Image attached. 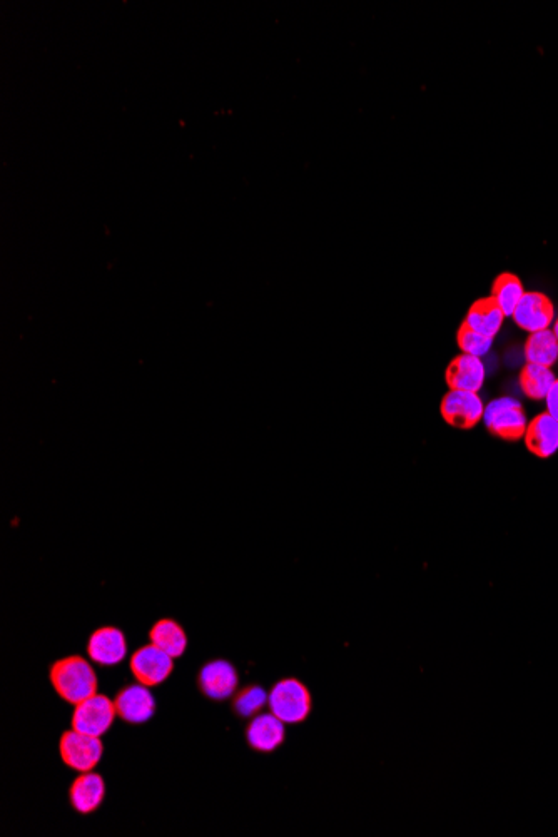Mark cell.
Here are the masks:
<instances>
[{
	"label": "cell",
	"mask_w": 558,
	"mask_h": 837,
	"mask_svg": "<svg viewBox=\"0 0 558 837\" xmlns=\"http://www.w3.org/2000/svg\"><path fill=\"white\" fill-rule=\"evenodd\" d=\"M51 682L59 697L74 706L97 694L96 672L86 659L77 655L52 665Z\"/></svg>",
	"instance_id": "obj_1"
},
{
	"label": "cell",
	"mask_w": 558,
	"mask_h": 837,
	"mask_svg": "<svg viewBox=\"0 0 558 837\" xmlns=\"http://www.w3.org/2000/svg\"><path fill=\"white\" fill-rule=\"evenodd\" d=\"M269 712L285 724H301L310 716L311 694L303 682L283 679L269 692Z\"/></svg>",
	"instance_id": "obj_2"
},
{
	"label": "cell",
	"mask_w": 558,
	"mask_h": 837,
	"mask_svg": "<svg viewBox=\"0 0 558 837\" xmlns=\"http://www.w3.org/2000/svg\"><path fill=\"white\" fill-rule=\"evenodd\" d=\"M482 422L488 432L505 442H517L523 438L528 427L522 403L512 396H500L485 405Z\"/></svg>",
	"instance_id": "obj_3"
},
{
	"label": "cell",
	"mask_w": 558,
	"mask_h": 837,
	"mask_svg": "<svg viewBox=\"0 0 558 837\" xmlns=\"http://www.w3.org/2000/svg\"><path fill=\"white\" fill-rule=\"evenodd\" d=\"M116 716L114 701L106 695L94 694L77 704L72 716V729L86 736L101 737L111 729Z\"/></svg>",
	"instance_id": "obj_4"
},
{
	"label": "cell",
	"mask_w": 558,
	"mask_h": 837,
	"mask_svg": "<svg viewBox=\"0 0 558 837\" xmlns=\"http://www.w3.org/2000/svg\"><path fill=\"white\" fill-rule=\"evenodd\" d=\"M443 420L457 430H472L483 420L485 405L478 393L450 390L440 405Z\"/></svg>",
	"instance_id": "obj_5"
},
{
	"label": "cell",
	"mask_w": 558,
	"mask_h": 837,
	"mask_svg": "<svg viewBox=\"0 0 558 837\" xmlns=\"http://www.w3.org/2000/svg\"><path fill=\"white\" fill-rule=\"evenodd\" d=\"M61 759L67 767L77 772H91L104 754L101 737L86 736L81 732H66L59 744Z\"/></svg>",
	"instance_id": "obj_6"
},
{
	"label": "cell",
	"mask_w": 558,
	"mask_h": 837,
	"mask_svg": "<svg viewBox=\"0 0 558 837\" xmlns=\"http://www.w3.org/2000/svg\"><path fill=\"white\" fill-rule=\"evenodd\" d=\"M173 670V657L154 644L141 647L131 657V672L146 687L163 684Z\"/></svg>",
	"instance_id": "obj_7"
},
{
	"label": "cell",
	"mask_w": 558,
	"mask_h": 837,
	"mask_svg": "<svg viewBox=\"0 0 558 837\" xmlns=\"http://www.w3.org/2000/svg\"><path fill=\"white\" fill-rule=\"evenodd\" d=\"M512 318L515 325L520 330L527 331L528 335L537 331L550 330L555 321V306L548 296L538 291H530L523 295L513 311Z\"/></svg>",
	"instance_id": "obj_8"
},
{
	"label": "cell",
	"mask_w": 558,
	"mask_h": 837,
	"mask_svg": "<svg viewBox=\"0 0 558 837\" xmlns=\"http://www.w3.org/2000/svg\"><path fill=\"white\" fill-rule=\"evenodd\" d=\"M238 672L228 660H211L199 672L198 685L211 701H226L238 690Z\"/></svg>",
	"instance_id": "obj_9"
},
{
	"label": "cell",
	"mask_w": 558,
	"mask_h": 837,
	"mask_svg": "<svg viewBox=\"0 0 558 837\" xmlns=\"http://www.w3.org/2000/svg\"><path fill=\"white\" fill-rule=\"evenodd\" d=\"M117 716L129 724H144L156 712V701L143 684L127 685L114 699Z\"/></svg>",
	"instance_id": "obj_10"
},
{
	"label": "cell",
	"mask_w": 558,
	"mask_h": 837,
	"mask_svg": "<svg viewBox=\"0 0 558 837\" xmlns=\"http://www.w3.org/2000/svg\"><path fill=\"white\" fill-rule=\"evenodd\" d=\"M528 452L537 458L547 460L558 452V422L545 413L535 416L528 422L527 432L523 435Z\"/></svg>",
	"instance_id": "obj_11"
},
{
	"label": "cell",
	"mask_w": 558,
	"mask_h": 837,
	"mask_svg": "<svg viewBox=\"0 0 558 837\" xmlns=\"http://www.w3.org/2000/svg\"><path fill=\"white\" fill-rule=\"evenodd\" d=\"M285 722L279 721L274 714H258L249 722L246 729V741L254 751L269 754L285 742Z\"/></svg>",
	"instance_id": "obj_12"
},
{
	"label": "cell",
	"mask_w": 558,
	"mask_h": 837,
	"mask_svg": "<svg viewBox=\"0 0 558 837\" xmlns=\"http://www.w3.org/2000/svg\"><path fill=\"white\" fill-rule=\"evenodd\" d=\"M485 376H487V370H485L482 358L462 353L448 365L445 380L450 390L478 393L485 383Z\"/></svg>",
	"instance_id": "obj_13"
},
{
	"label": "cell",
	"mask_w": 558,
	"mask_h": 837,
	"mask_svg": "<svg viewBox=\"0 0 558 837\" xmlns=\"http://www.w3.org/2000/svg\"><path fill=\"white\" fill-rule=\"evenodd\" d=\"M124 634L116 627H102L87 642V654L96 664L116 665L126 657Z\"/></svg>",
	"instance_id": "obj_14"
},
{
	"label": "cell",
	"mask_w": 558,
	"mask_h": 837,
	"mask_svg": "<svg viewBox=\"0 0 558 837\" xmlns=\"http://www.w3.org/2000/svg\"><path fill=\"white\" fill-rule=\"evenodd\" d=\"M104 797H106V784H104V779L94 772H82V776L77 777L69 791L72 807L79 814H91L97 811Z\"/></svg>",
	"instance_id": "obj_15"
},
{
	"label": "cell",
	"mask_w": 558,
	"mask_h": 837,
	"mask_svg": "<svg viewBox=\"0 0 558 837\" xmlns=\"http://www.w3.org/2000/svg\"><path fill=\"white\" fill-rule=\"evenodd\" d=\"M503 320H505L503 311L498 308L497 303L490 296V298L475 301L472 308L468 310L463 323L470 330L477 331L480 335L495 340V336L502 330Z\"/></svg>",
	"instance_id": "obj_16"
},
{
	"label": "cell",
	"mask_w": 558,
	"mask_h": 837,
	"mask_svg": "<svg viewBox=\"0 0 558 837\" xmlns=\"http://www.w3.org/2000/svg\"><path fill=\"white\" fill-rule=\"evenodd\" d=\"M149 639H151V644L164 650L173 659L181 657L188 647L186 632L176 620L163 619L156 622L149 632Z\"/></svg>",
	"instance_id": "obj_17"
},
{
	"label": "cell",
	"mask_w": 558,
	"mask_h": 837,
	"mask_svg": "<svg viewBox=\"0 0 558 837\" xmlns=\"http://www.w3.org/2000/svg\"><path fill=\"white\" fill-rule=\"evenodd\" d=\"M523 356L527 363H533V365L547 366V368L557 365L558 340L553 335L552 328L530 333L523 348Z\"/></svg>",
	"instance_id": "obj_18"
},
{
	"label": "cell",
	"mask_w": 558,
	"mask_h": 837,
	"mask_svg": "<svg viewBox=\"0 0 558 837\" xmlns=\"http://www.w3.org/2000/svg\"><path fill=\"white\" fill-rule=\"evenodd\" d=\"M558 378L552 368L527 363L520 371V388L532 400H545Z\"/></svg>",
	"instance_id": "obj_19"
},
{
	"label": "cell",
	"mask_w": 558,
	"mask_h": 837,
	"mask_svg": "<svg viewBox=\"0 0 558 837\" xmlns=\"http://www.w3.org/2000/svg\"><path fill=\"white\" fill-rule=\"evenodd\" d=\"M527 291L518 276L512 273H502L495 279L492 286V298L498 308L503 311L505 318H512L513 311Z\"/></svg>",
	"instance_id": "obj_20"
},
{
	"label": "cell",
	"mask_w": 558,
	"mask_h": 837,
	"mask_svg": "<svg viewBox=\"0 0 558 837\" xmlns=\"http://www.w3.org/2000/svg\"><path fill=\"white\" fill-rule=\"evenodd\" d=\"M269 694L258 684L246 685L233 697V711L243 719H253L268 706Z\"/></svg>",
	"instance_id": "obj_21"
},
{
	"label": "cell",
	"mask_w": 558,
	"mask_h": 837,
	"mask_svg": "<svg viewBox=\"0 0 558 837\" xmlns=\"http://www.w3.org/2000/svg\"><path fill=\"white\" fill-rule=\"evenodd\" d=\"M458 348L462 350L465 355L477 356L483 358L487 356L492 350L493 338L480 335L477 331L470 330L465 323L460 326L457 335Z\"/></svg>",
	"instance_id": "obj_22"
},
{
	"label": "cell",
	"mask_w": 558,
	"mask_h": 837,
	"mask_svg": "<svg viewBox=\"0 0 558 837\" xmlns=\"http://www.w3.org/2000/svg\"><path fill=\"white\" fill-rule=\"evenodd\" d=\"M545 408L547 413L553 416L558 422V380L552 386V390L548 391L547 398H545Z\"/></svg>",
	"instance_id": "obj_23"
},
{
	"label": "cell",
	"mask_w": 558,
	"mask_h": 837,
	"mask_svg": "<svg viewBox=\"0 0 558 837\" xmlns=\"http://www.w3.org/2000/svg\"><path fill=\"white\" fill-rule=\"evenodd\" d=\"M552 331L553 335H555V338L558 340V318H555V321H553Z\"/></svg>",
	"instance_id": "obj_24"
}]
</instances>
